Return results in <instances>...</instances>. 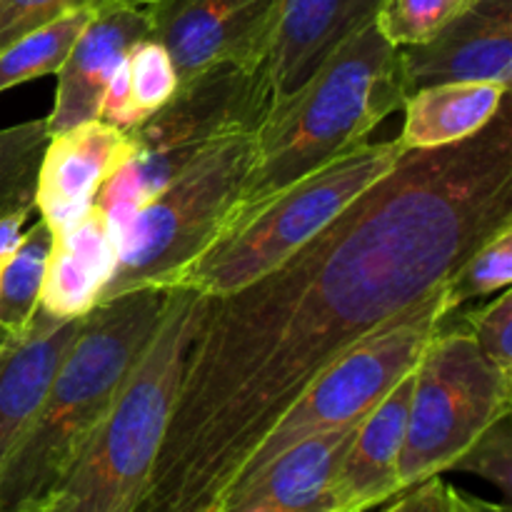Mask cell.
I'll use <instances>...</instances> for the list:
<instances>
[{"instance_id":"2","label":"cell","mask_w":512,"mask_h":512,"mask_svg":"<svg viewBox=\"0 0 512 512\" xmlns=\"http://www.w3.org/2000/svg\"><path fill=\"white\" fill-rule=\"evenodd\" d=\"M170 288L148 285L98 303L83 318L33 418L0 470V512H40L103 423L153 338Z\"/></svg>"},{"instance_id":"22","label":"cell","mask_w":512,"mask_h":512,"mask_svg":"<svg viewBox=\"0 0 512 512\" xmlns=\"http://www.w3.org/2000/svg\"><path fill=\"white\" fill-rule=\"evenodd\" d=\"M48 140L45 118L0 130V218L35 208V188Z\"/></svg>"},{"instance_id":"12","label":"cell","mask_w":512,"mask_h":512,"mask_svg":"<svg viewBox=\"0 0 512 512\" xmlns=\"http://www.w3.org/2000/svg\"><path fill=\"white\" fill-rule=\"evenodd\" d=\"M133 153L128 130L103 120L50 135L35 188V210L50 233L68 228L95 205L105 180Z\"/></svg>"},{"instance_id":"5","label":"cell","mask_w":512,"mask_h":512,"mask_svg":"<svg viewBox=\"0 0 512 512\" xmlns=\"http://www.w3.org/2000/svg\"><path fill=\"white\" fill-rule=\"evenodd\" d=\"M273 110L268 63L210 65L180 80L168 103L128 130L133 153L100 188L95 205L123 235L135 213L210 148L255 135Z\"/></svg>"},{"instance_id":"32","label":"cell","mask_w":512,"mask_h":512,"mask_svg":"<svg viewBox=\"0 0 512 512\" xmlns=\"http://www.w3.org/2000/svg\"><path fill=\"white\" fill-rule=\"evenodd\" d=\"M238 512H283V510H275V508H268V505H250V508H243Z\"/></svg>"},{"instance_id":"24","label":"cell","mask_w":512,"mask_h":512,"mask_svg":"<svg viewBox=\"0 0 512 512\" xmlns=\"http://www.w3.org/2000/svg\"><path fill=\"white\" fill-rule=\"evenodd\" d=\"M478 0H385L375 25L395 48L425 43Z\"/></svg>"},{"instance_id":"26","label":"cell","mask_w":512,"mask_h":512,"mask_svg":"<svg viewBox=\"0 0 512 512\" xmlns=\"http://www.w3.org/2000/svg\"><path fill=\"white\" fill-rule=\"evenodd\" d=\"M153 0H0V50L18 40L20 35L70 13V10H98L113 8V5H130L143 8Z\"/></svg>"},{"instance_id":"13","label":"cell","mask_w":512,"mask_h":512,"mask_svg":"<svg viewBox=\"0 0 512 512\" xmlns=\"http://www.w3.org/2000/svg\"><path fill=\"white\" fill-rule=\"evenodd\" d=\"M145 38H150L148 10L113 5L90 15L58 70L55 105L45 118L48 133H65L88 120H98L110 78L133 45Z\"/></svg>"},{"instance_id":"8","label":"cell","mask_w":512,"mask_h":512,"mask_svg":"<svg viewBox=\"0 0 512 512\" xmlns=\"http://www.w3.org/2000/svg\"><path fill=\"white\" fill-rule=\"evenodd\" d=\"M448 318L415 365L400 490L453 470L485 428L512 413V375L490 365L463 323L450 325Z\"/></svg>"},{"instance_id":"11","label":"cell","mask_w":512,"mask_h":512,"mask_svg":"<svg viewBox=\"0 0 512 512\" xmlns=\"http://www.w3.org/2000/svg\"><path fill=\"white\" fill-rule=\"evenodd\" d=\"M405 98L443 83H512V0H478L425 43L400 48Z\"/></svg>"},{"instance_id":"20","label":"cell","mask_w":512,"mask_h":512,"mask_svg":"<svg viewBox=\"0 0 512 512\" xmlns=\"http://www.w3.org/2000/svg\"><path fill=\"white\" fill-rule=\"evenodd\" d=\"M53 233L43 220L23 233L18 250L0 275V328L18 338L33 323L43 293L45 263H48Z\"/></svg>"},{"instance_id":"33","label":"cell","mask_w":512,"mask_h":512,"mask_svg":"<svg viewBox=\"0 0 512 512\" xmlns=\"http://www.w3.org/2000/svg\"><path fill=\"white\" fill-rule=\"evenodd\" d=\"M10 340H13V338H10V335L5 333L3 328H0V355L5 353V348H8V343H10Z\"/></svg>"},{"instance_id":"10","label":"cell","mask_w":512,"mask_h":512,"mask_svg":"<svg viewBox=\"0 0 512 512\" xmlns=\"http://www.w3.org/2000/svg\"><path fill=\"white\" fill-rule=\"evenodd\" d=\"M283 0H153L150 38L168 50L180 80L220 63H268Z\"/></svg>"},{"instance_id":"14","label":"cell","mask_w":512,"mask_h":512,"mask_svg":"<svg viewBox=\"0 0 512 512\" xmlns=\"http://www.w3.org/2000/svg\"><path fill=\"white\" fill-rule=\"evenodd\" d=\"M385 0H283L268 55L273 108L293 98L320 65L365 25L375 23Z\"/></svg>"},{"instance_id":"9","label":"cell","mask_w":512,"mask_h":512,"mask_svg":"<svg viewBox=\"0 0 512 512\" xmlns=\"http://www.w3.org/2000/svg\"><path fill=\"white\" fill-rule=\"evenodd\" d=\"M443 285L408 313L388 320L335 358L283 413L248 460L238 483L273 463L300 440L360 423L410 370L448 318ZM235 483V485H238ZM233 485V488H235Z\"/></svg>"},{"instance_id":"16","label":"cell","mask_w":512,"mask_h":512,"mask_svg":"<svg viewBox=\"0 0 512 512\" xmlns=\"http://www.w3.org/2000/svg\"><path fill=\"white\" fill-rule=\"evenodd\" d=\"M120 238L98 205L53 233L40 310L55 320L85 318L98 305L118 263Z\"/></svg>"},{"instance_id":"27","label":"cell","mask_w":512,"mask_h":512,"mask_svg":"<svg viewBox=\"0 0 512 512\" xmlns=\"http://www.w3.org/2000/svg\"><path fill=\"white\" fill-rule=\"evenodd\" d=\"M475 340L480 353L503 375H512V293L510 288L495 293L490 303L460 318Z\"/></svg>"},{"instance_id":"23","label":"cell","mask_w":512,"mask_h":512,"mask_svg":"<svg viewBox=\"0 0 512 512\" xmlns=\"http://www.w3.org/2000/svg\"><path fill=\"white\" fill-rule=\"evenodd\" d=\"M512 283V225L475 248L443 283L445 308L458 313L465 303L483 295H495Z\"/></svg>"},{"instance_id":"17","label":"cell","mask_w":512,"mask_h":512,"mask_svg":"<svg viewBox=\"0 0 512 512\" xmlns=\"http://www.w3.org/2000/svg\"><path fill=\"white\" fill-rule=\"evenodd\" d=\"M358 425H345L295 443L253 478L240 480L220 512H238L250 505H268L283 512H325L330 483Z\"/></svg>"},{"instance_id":"30","label":"cell","mask_w":512,"mask_h":512,"mask_svg":"<svg viewBox=\"0 0 512 512\" xmlns=\"http://www.w3.org/2000/svg\"><path fill=\"white\" fill-rule=\"evenodd\" d=\"M25 220H28V213H13L0 218V275L23 240Z\"/></svg>"},{"instance_id":"25","label":"cell","mask_w":512,"mask_h":512,"mask_svg":"<svg viewBox=\"0 0 512 512\" xmlns=\"http://www.w3.org/2000/svg\"><path fill=\"white\" fill-rule=\"evenodd\" d=\"M128 65L130 100L138 120L143 123L150 113L163 108L178 88V73L168 50L153 38L140 40L125 58Z\"/></svg>"},{"instance_id":"21","label":"cell","mask_w":512,"mask_h":512,"mask_svg":"<svg viewBox=\"0 0 512 512\" xmlns=\"http://www.w3.org/2000/svg\"><path fill=\"white\" fill-rule=\"evenodd\" d=\"M90 15V10H70L5 45L0 50V93L33 78L58 73Z\"/></svg>"},{"instance_id":"18","label":"cell","mask_w":512,"mask_h":512,"mask_svg":"<svg viewBox=\"0 0 512 512\" xmlns=\"http://www.w3.org/2000/svg\"><path fill=\"white\" fill-rule=\"evenodd\" d=\"M80 325L83 318L55 320L38 308L30 328L10 340L0 355V470L33 418Z\"/></svg>"},{"instance_id":"15","label":"cell","mask_w":512,"mask_h":512,"mask_svg":"<svg viewBox=\"0 0 512 512\" xmlns=\"http://www.w3.org/2000/svg\"><path fill=\"white\" fill-rule=\"evenodd\" d=\"M415 368L360 420L328 490L325 512H365L398 498V460L413 398Z\"/></svg>"},{"instance_id":"19","label":"cell","mask_w":512,"mask_h":512,"mask_svg":"<svg viewBox=\"0 0 512 512\" xmlns=\"http://www.w3.org/2000/svg\"><path fill=\"white\" fill-rule=\"evenodd\" d=\"M505 98H510V88L495 83H443L415 90L403 105L400 145L405 150H430L460 143L480 133Z\"/></svg>"},{"instance_id":"1","label":"cell","mask_w":512,"mask_h":512,"mask_svg":"<svg viewBox=\"0 0 512 512\" xmlns=\"http://www.w3.org/2000/svg\"><path fill=\"white\" fill-rule=\"evenodd\" d=\"M512 225L510 98L480 133L408 150L328 228L253 283L208 298L135 512H220L305 388L423 303Z\"/></svg>"},{"instance_id":"4","label":"cell","mask_w":512,"mask_h":512,"mask_svg":"<svg viewBox=\"0 0 512 512\" xmlns=\"http://www.w3.org/2000/svg\"><path fill=\"white\" fill-rule=\"evenodd\" d=\"M205 305L208 295L170 288L153 338L40 512L138 510Z\"/></svg>"},{"instance_id":"3","label":"cell","mask_w":512,"mask_h":512,"mask_svg":"<svg viewBox=\"0 0 512 512\" xmlns=\"http://www.w3.org/2000/svg\"><path fill=\"white\" fill-rule=\"evenodd\" d=\"M400 48L370 23L340 45L318 73L255 133L253 163L223 230L280 190L343 158L395 110H403Z\"/></svg>"},{"instance_id":"28","label":"cell","mask_w":512,"mask_h":512,"mask_svg":"<svg viewBox=\"0 0 512 512\" xmlns=\"http://www.w3.org/2000/svg\"><path fill=\"white\" fill-rule=\"evenodd\" d=\"M512 413L495 420L490 428L475 438L463 453V458L455 463L453 470H470L483 478L493 480L503 493L510 495L512 485V433H510Z\"/></svg>"},{"instance_id":"7","label":"cell","mask_w":512,"mask_h":512,"mask_svg":"<svg viewBox=\"0 0 512 512\" xmlns=\"http://www.w3.org/2000/svg\"><path fill=\"white\" fill-rule=\"evenodd\" d=\"M253 145L255 135L220 140L130 218L98 303L148 285H173L223 228L253 163Z\"/></svg>"},{"instance_id":"31","label":"cell","mask_w":512,"mask_h":512,"mask_svg":"<svg viewBox=\"0 0 512 512\" xmlns=\"http://www.w3.org/2000/svg\"><path fill=\"white\" fill-rule=\"evenodd\" d=\"M445 498H448V512H510L505 505L488 503V500L475 498L453 485H445Z\"/></svg>"},{"instance_id":"29","label":"cell","mask_w":512,"mask_h":512,"mask_svg":"<svg viewBox=\"0 0 512 512\" xmlns=\"http://www.w3.org/2000/svg\"><path fill=\"white\" fill-rule=\"evenodd\" d=\"M383 512H448L443 478L433 475V478L403 490L400 498L393 505H388Z\"/></svg>"},{"instance_id":"6","label":"cell","mask_w":512,"mask_h":512,"mask_svg":"<svg viewBox=\"0 0 512 512\" xmlns=\"http://www.w3.org/2000/svg\"><path fill=\"white\" fill-rule=\"evenodd\" d=\"M405 153L408 150L400 140L358 145L215 235L170 288L223 298L253 283L328 228L353 200L388 175Z\"/></svg>"}]
</instances>
